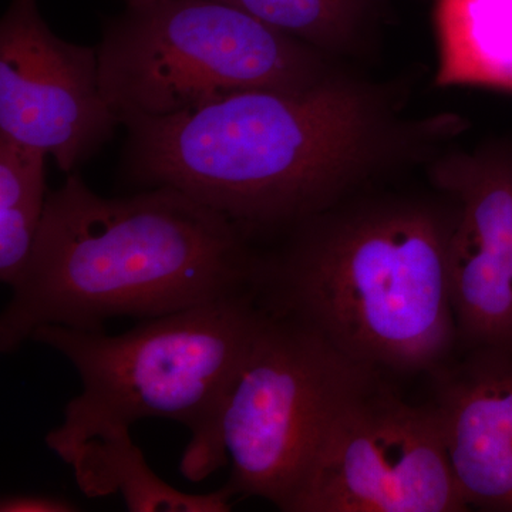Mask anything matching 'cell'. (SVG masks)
I'll return each instance as SVG.
<instances>
[{"instance_id":"52a82bcc","label":"cell","mask_w":512,"mask_h":512,"mask_svg":"<svg viewBox=\"0 0 512 512\" xmlns=\"http://www.w3.org/2000/svg\"><path fill=\"white\" fill-rule=\"evenodd\" d=\"M439 414L382 377L329 427L288 512H461Z\"/></svg>"},{"instance_id":"8fae6325","label":"cell","mask_w":512,"mask_h":512,"mask_svg":"<svg viewBox=\"0 0 512 512\" xmlns=\"http://www.w3.org/2000/svg\"><path fill=\"white\" fill-rule=\"evenodd\" d=\"M66 464L87 497L120 494L133 512H227L231 498L222 487L210 494H187L171 487L148 466L130 427L111 426L82 441Z\"/></svg>"},{"instance_id":"ba28073f","label":"cell","mask_w":512,"mask_h":512,"mask_svg":"<svg viewBox=\"0 0 512 512\" xmlns=\"http://www.w3.org/2000/svg\"><path fill=\"white\" fill-rule=\"evenodd\" d=\"M119 124L101 87L97 49L55 35L37 0H10L0 22V134L73 174Z\"/></svg>"},{"instance_id":"5bb4252c","label":"cell","mask_w":512,"mask_h":512,"mask_svg":"<svg viewBox=\"0 0 512 512\" xmlns=\"http://www.w3.org/2000/svg\"><path fill=\"white\" fill-rule=\"evenodd\" d=\"M244 10L322 53L348 49L372 18L377 0H217Z\"/></svg>"},{"instance_id":"2e32d148","label":"cell","mask_w":512,"mask_h":512,"mask_svg":"<svg viewBox=\"0 0 512 512\" xmlns=\"http://www.w3.org/2000/svg\"><path fill=\"white\" fill-rule=\"evenodd\" d=\"M127 6H143L147 3L154 2V0H124Z\"/></svg>"},{"instance_id":"5b68a950","label":"cell","mask_w":512,"mask_h":512,"mask_svg":"<svg viewBox=\"0 0 512 512\" xmlns=\"http://www.w3.org/2000/svg\"><path fill=\"white\" fill-rule=\"evenodd\" d=\"M96 49L104 96L123 126L248 90L298 92L330 76L325 53L217 0L127 6Z\"/></svg>"},{"instance_id":"9c48e42d","label":"cell","mask_w":512,"mask_h":512,"mask_svg":"<svg viewBox=\"0 0 512 512\" xmlns=\"http://www.w3.org/2000/svg\"><path fill=\"white\" fill-rule=\"evenodd\" d=\"M437 183L458 204L448 244L458 339L512 352V153L444 165Z\"/></svg>"},{"instance_id":"30bf717a","label":"cell","mask_w":512,"mask_h":512,"mask_svg":"<svg viewBox=\"0 0 512 512\" xmlns=\"http://www.w3.org/2000/svg\"><path fill=\"white\" fill-rule=\"evenodd\" d=\"M434 372L433 406L468 508L512 512V352L468 349Z\"/></svg>"},{"instance_id":"7c38bea8","label":"cell","mask_w":512,"mask_h":512,"mask_svg":"<svg viewBox=\"0 0 512 512\" xmlns=\"http://www.w3.org/2000/svg\"><path fill=\"white\" fill-rule=\"evenodd\" d=\"M440 87L512 92V0H436Z\"/></svg>"},{"instance_id":"277c9868","label":"cell","mask_w":512,"mask_h":512,"mask_svg":"<svg viewBox=\"0 0 512 512\" xmlns=\"http://www.w3.org/2000/svg\"><path fill=\"white\" fill-rule=\"evenodd\" d=\"M262 313L248 292L140 319L120 335L40 326L30 340L66 357L82 382L62 424L46 434V446L66 463L74 448L106 427L173 420L191 433L181 474L190 481L210 477L227 464L222 412Z\"/></svg>"},{"instance_id":"4fadbf2b","label":"cell","mask_w":512,"mask_h":512,"mask_svg":"<svg viewBox=\"0 0 512 512\" xmlns=\"http://www.w3.org/2000/svg\"><path fill=\"white\" fill-rule=\"evenodd\" d=\"M46 157L0 134V281L9 288L28 265L45 215Z\"/></svg>"},{"instance_id":"8992f818","label":"cell","mask_w":512,"mask_h":512,"mask_svg":"<svg viewBox=\"0 0 512 512\" xmlns=\"http://www.w3.org/2000/svg\"><path fill=\"white\" fill-rule=\"evenodd\" d=\"M262 312L222 412L224 487L288 512L329 427L380 372L298 320Z\"/></svg>"},{"instance_id":"9a60e30c","label":"cell","mask_w":512,"mask_h":512,"mask_svg":"<svg viewBox=\"0 0 512 512\" xmlns=\"http://www.w3.org/2000/svg\"><path fill=\"white\" fill-rule=\"evenodd\" d=\"M2 512H73L79 511L66 498L52 497V495L19 494L3 497L0 501Z\"/></svg>"},{"instance_id":"7a4b0ae2","label":"cell","mask_w":512,"mask_h":512,"mask_svg":"<svg viewBox=\"0 0 512 512\" xmlns=\"http://www.w3.org/2000/svg\"><path fill=\"white\" fill-rule=\"evenodd\" d=\"M258 255L225 215L173 187L107 198L77 174L47 194L32 254L0 315V350L40 326L104 330L252 292ZM254 293V292H252Z\"/></svg>"},{"instance_id":"6da1fadb","label":"cell","mask_w":512,"mask_h":512,"mask_svg":"<svg viewBox=\"0 0 512 512\" xmlns=\"http://www.w3.org/2000/svg\"><path fill=\"white\" fill-rule=\"evenodd\" d=\"M124 127L133 183L183 191L251 239L336 207L392 140L375 97L332 74L298 92L248 90Z\"/></svg>"},{"instance_id":"3957f363","label":"cell","mask_w":512,"mask_h":512,"mask_svg":"<svg viewBox=\"0 0 512 512\" xmlns=\"http://www.w3.org/2000/svg\"><path fill=\"white\" fill-rule=\"evenodd\" d=\"M453 225L454 214L421 205L330 208L291 229L278 254L258 256L255 301L377 372L436 370L458 339Z\"/></svg>"}]
</instances>
